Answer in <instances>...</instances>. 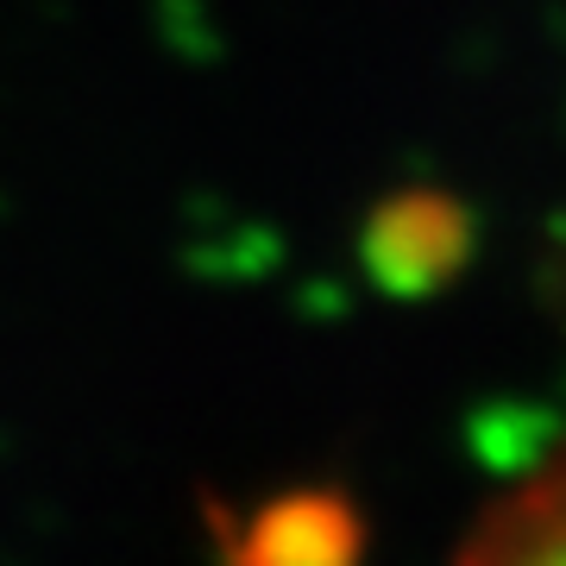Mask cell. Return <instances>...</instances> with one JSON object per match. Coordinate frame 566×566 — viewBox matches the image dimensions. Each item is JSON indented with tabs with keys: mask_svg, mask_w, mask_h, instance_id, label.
<instances>
[{
	"mask_svg": "<svg viewBox=\"0 0 566 566\" xmlns=\"http://www.w3.org/2000/svg\"><path fill=\"white\" fill-rule=\"evenodd\" d=\"M479 221L447 189H390L359 227V264L390 303H434L465 277Z\"/></svg>",
	"mask_w": 566,
	"mask_h": 566,
	"instance_id": "cell-1",
	"label": "cell"
},
{
	"mask_svg": "<svg viewBox=\"0 0 566 566\" xmlns=\"http://www.w3.org/2000/svg\"><path fill=\"white\" fill-rule=\"evenodd\" d=\"M221 566H365V516L340 485L271 491L245 516L214 510Z\"/></svg>",
	"mask_w": 566,
	"mask_h": 566,
	"instance_id": "cell-2",
	"label": "cell"
},
{
	"mask_svg": "<svg viewBox=\"0 0 566 566\" xmlns=\"http://www.w3.org/2000/svg\"><path fill=\"white\" fill-rule=\"evenodd\" d=\"M453 566H566V453L491 504Z\"/></svg>",
	"mask_w": 566,
	"mask_h": 566,
	"instance_id": "cell-3",
	"label": "cell"
}]
</instances>
